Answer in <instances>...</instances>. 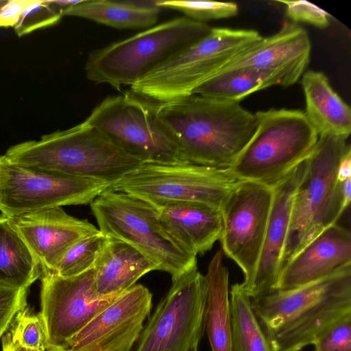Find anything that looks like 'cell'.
<instances>
[{
    "label": "cell",
    "mask_w": 351,
    "mask_h": 351,
    "mask_svg": "<svg viewBox=\"0 0 351 351\" xmlns=\"http://www.w3.org/2000/svg\"><path fill=\"white\" fill-rule=\"evenodd\" d=\"M156 113L181 160L199 165L230 167L256 128V117L239 102L198 95L155 104Z\"/></svg>",
    "instance_id": "cell-1"
},
{
    "label": "cell",
    "mask_w": 351,
    "mask_h": 351,
    "mask_svg": "<svg viewBox=\"0 0 351 351\" xmlns=\"http://www.w3.org/2000/svg\"><path fill=\"white\" fill-rule=\"evenodd\" d=\"M3 156L16 165L98 180L110 186L143 163L86 121L38 141L13 145Z\"/></svg>",
    "instance_id": "cell-2"
},
{
    "label": "cell",
    "mask_w": 351,
    "mask_h": 351,
    "mask_svg": "<svg viewBox=\"0 0 351 351\" xmlns=\"http://www.w3.org/2000/svg\"><path fill=\"white\" fill-rule=\"evenodd\" d=\"M262 38L253 29L212 27L203 38L177 51L130 86V93L154 104L191 95Z\"/></svg>",
    "instance_id": "cell-3"
},
{
    "label": "cell",
    "mask_w": 351,
    "mask_h": 351,
    "mask_svg": "<svg viewBox=\"0 0 351 351\" xmlns=\"http://www.w3.org/2000/svg\"><path fill=\"white\" fill-rule=\"evenodd\" d=\"M350 148L346 138L321 135L306 158L305 171L293 199L281 270L311 241L337 223L346 210L343 182L337 173Z\"/></svg>",
    "instance_id": "cell-4"
},
{
    "label": "cell",
    "mask_w": 351,
    "mask_h": 351,
    "mask_svg": "<svg viewBox=\"0 0 351 351\" xmlns=\"http://www.w3.org/2000/svg\"><path fill=\"white\" fill-rule=\"evenodd\" d=\"M212 27L178 17L126 39L93 51L85 64L87 78L120 90L131 86L177 51L206 36Z\"/></svg>",
    "instance_id": "cell-5"
},
{
    "label": "cell",
    "mask_w": 351,
    "mask_h": 351,
    "mask_svg": "<svg viewBox=\"0 0 351 351\" xmlns=\"http://www.w3.org/2000/svg\"><path fill=\"white\" fill-rule=\"evenodd\" d=\"M255 115L256 130L229 169L241 180L272 187L309 156L319 134L301 110L269 109Z\"/></svg>",
    "instance_id": "cell-6"
},
{
    "label": "cell",
    "mask_w": 351,
    "mask_h": 351,
    "mask_svg": "<svg viewBox=\"0 0 351 351\" xmlns=\"http://www.w3.org/2000/svg\"><path fill=\"white\" fill-rule=\"evenodd\" d=\"M90 206L104 235L136 248L171 278L197 267V256L184 252L167 235L149 203L109 187Z\"/></svg>",
    "instance_id": "cell-7"
},
{
    "label": "cell",
    "mask_w": 351,
    "mask_h": 351,
    "mask_svg": "<svg viewBox=\"0 0 351 351\" xmlns=\"http://www.w3.org/2000/svg\"><path fill=\"white\" fill-rule=\"evenodd\" d=\"M243 181L229 168L189 162H143L110 188L149 204L197 203L221 211Z\"/></svg>",
    "instance_id": "cell-8"
},
{
    "label": "cell",
    "mask_w": 351,
    "mask_h": 351,
    "mask_svg": "<svg viewBox=\"0 0 351 351\" xmlns=\"http://www.w3.org/2000/svg\"><path fill=\"white\" fill-rule=\"evenodd\" d=\"M85 121L143 162H184L155 104L132 93L108 97Z\"/></svg>",
    "instance_id": "cell-9"
},
{
    "label": "cell",
    "mask_w": 351,
    "mask_h": 351,
    "mask_svg": "<svg viewBox=\"0 0 351 351\" xmlns=\"http://www.w3.org/2000/svg\"><path fill=\"white\" fill-rule=\"evenodd\" d=\"M207 281L197 267L171 278L132 351H191L204 330Z\"/></svg>",
    "instance_id": "cell-10"
},
{
    "label": "cell",
    "mask_w": 351,
    "mask_h": 351,
    "mask_svg": "<svg viewBox=\"0 0 351 351\" xmlns=\"http://www.w3.org/2000/svg\"><path fill=\"white\" fill-rule=\"evenodd\" d=\"M109 187L104 182L19 165L0 156V211L8 217L90 204Z\"/></svg>",
    "instance_id": "cell-11"
},
{
    "label": "cell",
    "mask_w": 351,
    "mask_h": 351,
    "mask_svg": "<svg viewBox=\"0 0 351 351\" xmlns=\"http://www.w3.org/2000/svg\"><path fill=\"white\" fill-rule=\"evenodd\" d=\"M272 197V187L243 180L221 210V250L242 270L244 280L241 284L245 290L257 269Z\"/></svg>",
    "instance_id": "cell-12"
},
{
    "label": "cell",
    "mask_w": 351,
    "mask_h": 351,
    "mask_svg": "<svg viewBox=\"0 0 351 351\" xmlns=\"http://www.w3.org/2000/svg\"><path fill=\"white\" fill-rule=\"evenodd\" d=\"M94 276V268L69 278L42 274L40 313L49 346L65 348L77 332L119 295H97Z\"/></svg>",
    "instance_id": "cell-13"
},
{
    "label": "cell",
    "mask_w": 351,
    "mask_h": 351,
    "mask_svg": "<svg viewBox=\"0 0 351 351\" xmlns=\"http://www.w3.org/2000/svg\"><path fill=\"white\" fill-rule=\"evenodd\" d=\"M152 307L149 290L134 285L96 315L65 348L71 351H132Z\"/></svg>",
    "instance_id": "cell-14"
},
{
    "label": "cell",
    "mask_w": 351,
    "mask_h": 351,
    "mask_svg": "<svg viewBox=\"0 0 351 351\" xmlns=\"http://www.w3.org/2000/svg\"><path fill=\"white\" fill-rule=\"evenodd\" d=\"M351 313V267L313 302L278 325L264 328L273 351H300L338 319Z\"/></svg>",
    "instance_id": "cell-15"
},
{
    "label": "cell",
    "mask_w": 351,
    "mask_h": 351,
    "mask_svg": "<svg viewBox=\"0 0 351 351\" xmlns=\"http://www.w3.org/2000/svg\"><path fill=\"white\" fill-rule=\"evenodd\" d=\"M9 218L38 261L42 274L52 273L73 245L99 231L87 219L71 216L62 207Z\"/></svg>",
    "instance_id": "cell-16"
},
{
    "label": "cell",
    "mask_w": 351,
    "mask_h": 351,
    "mask_svg": "<svg viewBox=\"0 0 351 351\" xmlns=\"http://www.w3.org/2000/svg\"><path fill=\"white\" fill-rule=\"evenodd\" d=\"M305 168L306 159L272 186V202L261 254L253 280L245 290L252 300L276 288L281 271L293 199Z\"/></svg>",
    "instance_id": "cell-17"
},
{
    "label": "cell",
    "mask_w": 351,
    "mask_h": 351,
    "mask_svg": "<svg viewBox=\"0 0 351 351\" xmlns=\"http://www.w3.org/2000/svg\"><path fill=\"white\" fill-rule=\"evenodd\" d=\"M311 52V43L306 31L294 23L284 22L277 33L263 37L223 71L249 67L272 74L280 86L288 87L304 74Z\"/></svg>",
    "instance_id": "cell-18"
},
{
    "label": "cell",
    "mask_w": 351,
    "mask_h": 351,
    "mask_svg": "<svg viewBox=\"0 0 351 351\" xmlns=\"http://www.w3.org/2000/svg\"><path fill=\"white\" fill-rule=\"evenodd\" d=\"M351 265V234L335 223L305 245L281 270L274 290L287 291Z\"/></svg>",
    "instance_id": "cell-19"
},
{
    "label": "cell",
    "mask_w": 351,
    "mask_h": 351,
    "mask_svg": "<svg viewBox=\"0 0 351 351\" xmlns=\"http://www.w3.org/2000/svg\"><path fill=\"white\" fill-rule=\"evenodd\" d=\"M157 210L162 228L184 252L197 256L219 241L222 218L219 210L190 202L150 204Z\"/></svg>",
    "instance_id": "cell-20"
},
{
    "label": "cell",
    "mask_w": 351,
    "mask_h": 351,
    "mask_svg": "<svg viewBox=\"0 0 351 351\" xmlns=\"http://www.w3.org/2000/svg\"><path fill=\"white\" fill-rule=\"evenodd\" d=\"M94 289L100 296L118 295L157 265L136 248L108 237L94 267Z\"/></svg>",
    "instance_id": "cell-21"
},
{
    "label": "cell",
    "mask_w": 351,
    "mask_h": 351,
    "mask_svg": "<svg viewBox=\"0 0 351 351\" xmlns=\"http://www.w3.org/2000/svg\"><path fill=\"white\" fill-rule=\"evenodd\" d=\"M306 119L319 136L348 139L351 132V110L331 86L327 76L308 71L302 76Z\"/></svg>",
    "instance_id": "cell-22"
},
{
    "label": "cell",
    "mask_w": 351,
    "mask_h": 351,
    "mask_svg": "<svg viewBox=\"0 0 351 351\" xmlns=\"http://www.w3.org/2000/svg\"><path fill=\"white\" fill-rule=\"evenodd\" d=\"M207 297L204 330L212 351H231L232 315L229 298V271L223 264V252L217 250L205 275Z\"/></svg>",
    "instance_id": "cell-23"
},
{
    "label": "cell",
    "mask_w": 351,
    "mask_h": 351,
    "mask_svg": "<svg viewBox=\"0 0 351 351\" xmlns=\"http://www.w3.org/2000/svg\"><path fill=\"white\" fill-rule=\"evenodd\" d=\"M161 10L155 1L80 0L64 10L62 16L81 17L117 29H147L156 25Z\"/></svg>",
    "instance_id": "cell-24"
},
{
    "label": "cell",
    "mask_w": 351,
    "mask_h": 351,
    "mask_svg": "<svg viewBox=\"0 0 351 351\" xmlns=\"http://www.w3.org/2000/svg\"><path fill=\"white\" fill-rule=\"evenodd\" d=\"M42 275L40 263L12 223L0 215V283L26 289Z\"/></svg>",
    "instance_id": "cell-25"
},
{
    "label": "cell",
    "mask_w": 351,
    "mask_h": 351,
    "mask_svg": "<svg viewBox=\"0 0 351 351\" xmlns=\"http://www.w3.org/2000/svg\"><path fill=\"white\" fill-rule=\"evenodd\" d=\"M348 266L324 278L287 291L274 290L252 300L254 313L263 328L274 327L306 306L339 278Z\"/></svg>",
    "instance_id": "cell-26"
},
{
    "label": "cell",
    "mask_w": 351,
    "mask_h": 351,
    "mask_svg": "<svg viewBox=\"0 0 351 351\" xmlns=\"http://www.w3.org/2000/svg\"><path fill=\"white\" fill-rule=\"evenodd\" d=\"M279 85L272 74L249 67L221 72L197 88L193 94L212 99L240 102L248 95Z\"/></svg>",
    "instance_id": "cell-27"
},
{
    "label": "cell",
    "mask_w": 351,
    "mask_h": 351,
    "mask_svg": "<svg viewBox=\"0 0 351 351\" xmlns=\"http://www.w3.org/2000/svg\"><path fill=\"white\" fill-rule=\"evenodd\" d=\"M232 315L231 351H273L241 283L229 291Z\"/></svg>",
    "instance_id": "cell-28"
},
{
    "label": "cell",
    "mask_w": 351,
    "mask_h": 351,
    "mask_svg": "<svg viewBox=\"0 0 351 351\" xmlns=\"http://www.w3.org/2000/svg\"><path fill=\"white\" fill-rule=\"evenodd\" d=\"M107 241L100 231L80 239L66 251L51 274L69 278L94 268Z\"/></svg>",
    "instance_id": "cell-29"
},
{
    "label": "cell",
    "mask_w": 351,
    "mask_h": 351,
    "mask_svg": "<svg viewBox=\"0 0 351 351\" xmlns=\"http://www.w3.org/2000/svg\"><path fill=\"white\" fill-rule=\"evenodd\" d=\"M5 332L14 342L28 349L45 351L49 346L46 325L40 312L34 313L27 306L15 315Z\"/></svg>",
    "instance_id": "cell-30"
},
{
    "label": "cell",
    "mask_w": 351,
    "mask_h": 351,
    "mask_svg": "<svg viewBox=\"0 0 351 351\" xmlns=\"http://www.w3.org/2000/svg\"><path fill=\"white\" fill-rule=\"evenodd\" d=\"M155 4L160 8L178 10L187 18L206 23L210 20L232 17L239 12V6L234 2L157 0Z\"/></svg>",
    "instance_id": "cell-31"
},
{
    "label": "cell",
    "mask_w": 351,
    "mask_h": 351,
    "mask_svg": "<svg viewBox=\"0 0 351 351\" xmlns=\"http://www.w3.org/2000/svg\"><path fill=\"white\" fill-rule=\"evenodd\" d=\"M62 16L50 0H36L25 9L14 29L16 35L21 37L38 29L54 25Z\"/></svg>",
    "instance_id": "cell-32"
},
{
    "label": "cell",
    "mask_w": 351,
    "mask_h": 351,
    "mask_svg": "<svg viewBox=\"0 0 351 351\" xmlns=\"http://www.w3.org/2000/svg\"><path fill=\"white\" fill-rule=\"evenodd\" d=\"M313 345L315 351H351V313L330 326Z\"/></svg>",
    "instance_id": "cell-33"
},
{
    "label": "cell",
    "mask_w": 351,
    "mask_h": 351,
    "mask_svg": "<svg viewBox=\"0 0 351 351\" xmlns=\"http://www.w3.org/2000/svg\"><path fill=\"white\" fill-rule=\"evenodd\" d=\"M27 290L0 283V338L15 315L27 306Z\"/></svg>",
    "instance_id": "cell-34"
},
{
    "label": "cell",
    "mask_w": 351,
    "mask_h": 351,
    "mask_svg": "<svg viewBox=\"0 0 351 351\" xmlns=\"http://www.w3.org/2000/svg\"><path fill=\"white\" fill-rule=\"evenodd\" d=\"M286 5L287 15L294 22L311 24L319 28L328 26L330 15L306 1H278Z\"/></svg>",
    "instance_id": "cell-35"
},
{
    "label": "cell",
    "mask_w": 351,
    "mask_h": 351,
    "mask_svg": "<svg viewBox=\"0 0 351 351\" xmlns=\"http://www.w3.org/2000/svg\"><path fill=\"white\" fill-rule=\"evenodd\" d=\"M36 0H9L0 7V27H14L26 8Z\"/></svg>",
    "instance_id": "cell-36"
},
{
    "label": "cell",
    "mask_w": 351,
    "mask_h": 351,
    "mask_svg": "<svg viewBox=\"0 0 351 351\" xmlns=\"http://www.w3.org/2000/svg\"><path fill=\"white\" fill-rule=\"evenodd\" d=\"M338 179L343 182L351 178V148H350L343 156L339 168Z\"/></svg>",
    "instance_id": "cell-37"
},
{
    "label": "cell",
    "mask_w": 351,
    "mask_h": 351,
    "mask_svg": "<svg viewBox=\"0 0 351 351\" xmlns=\"http://www.w3.org/2000/svg\"><path fill=\"white\" fill-rule=\"evenodd\" d=\"M2 351H36L25 348L14 342L10 336L5 332L2 338Z\"/></svg>",
    "instance_id": "cell-38"
},
{
    "label": "cell",
    "mask_w": 351,
    "mask_h": 351,
    "mask_svg": "<svg viewBox=\"0 0 351 351\" xmlns=\"http://www.w3.org/2000/svg\"><path fill=\"white\" fill-rule=\"evenodd\" d=\"M45 351H71L66 348L54 347L49 346Z\"/></svg>",
    "instance_id": "cell-39"
},
{
    "label": "cell",
    "mask_w": 351,
    "mask_h": 351,
    "mask_svg": "<svg viewBox=\"0 0 351 351\" xmlns=\"http://www.w3.org/2000/svg\"><path fill=\"white\" fill-rule=\"evenodd\" d=\"M191 351H199V347H195L192 348Z\"/></svg>",
    "instance_id": "cell-40"
}]
</instances>
